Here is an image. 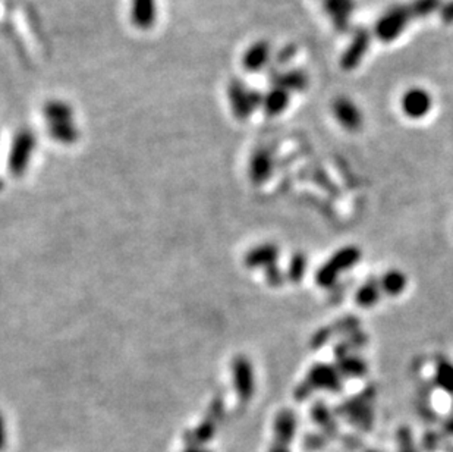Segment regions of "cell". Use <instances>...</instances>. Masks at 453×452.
Listing matches in <instances>:
<instances>
[{"label": "cell", "mask_w": 453, "mask_h": 452, "mask_svg": "<svg viewBox=\"0 0 453 452\" xmlns=\"http://www.w3.org/2000/svg\"><path fill=\"white\" fill-rule=\"evenodd\" d=\"M223 413H224L223 401H222V399H214V401L210 404V407H209V414H207V417L213 419L214 421H219V420H222Z\"/></svg>", "instance_id": "cell-28"}, {"label": "cell", "mask_w": 453, "mask_h": 452, "mask_svg": "<svg viewBox=\"0 0 453 452\" xmlns=\"http://www.w3.org/2000/svg\"><path fill=\"white\" fill-rule=\"evenodd\" d=\"M398 452H418L413 434L408 427H400L398 431Z\"/></svg>", "instance_id": "cell-25"}, {"label": "cell", "mask_w": 453, "mask_h": 452, "mask_svg": "<svg viewBox=\"0 0 453 452\" xmlns=\"http://www.w3.org/2000/svg\"><path fill=\"white\" fill-rule=\"evenodd\" d=\"M307 269H308L307 256L304 253H301V252H297L289 260L288 270H286V279L293 282V284L301 282L302 278L305 276Z\"/></svg>", "instance_id": "cell-21"}, {"label": "cell", "mask_w": 453, "mask_h": 452, "mask_svg": "<svg viewBox=\"0 0 453 452\" xmlns=\"http://www.w3.org/2000/svg\"><path fill=\"white\" fill-rule=\"evenodd\" d=\"M373 399L370 395L364 394L356 398H352L346 401L339 413L342 414L349 423H352L355 427H358L362 432L371 431L374 424V411H373Z\"/></svg>", "instance_id": "cell-4"}, {"label": "cell", "mask_w": 453, "mask_h": 452, "mask_svg": "<svg viewBox=\"0 0 453 452\" xmlns=\"http://www.w3.org/2000/svg\"><path fill=\"white\" fill-rule=\"evenodd\" d=\"M273 156L267 149H258L251 157L250 162V178L256 185L264 184L273 173Z\"/></svg>", "instance_id": "cell-11"}, {"label": "cell", "mask_w": 453, "mask_h": 452, "mask_svg": "<svg viewBox=\"0 0 453 452\" xmlns=\"http://www.w3.org/2000/svg\"><path fill=\"white\" fill-rule=\"evenodd\" d=\"M433 100L424 88H410L406 90L405 95L402 96L400 106L405 115L411 119H421L428 115L430 109H432Z\"/></svg>", "instance_id": "cell-7"}, {"label": "cell", "mask_w": 453, "mask_h": 452, "mask_svg": "<svg viewBox=\"0 0 453 452\" xmlns=\"http://www.w3.org/2000/svg\"><path fill=\"white\" fill-rule=\"evenodd\" d=\"M444 434L449 436H453V417L444 423Z\"/></svg>", "instance_id": "cell-31"}, {"label": "cell", "mask_w": 453, "mask_h": 452, "mask_svg": "<svg viewBox=\"0 0 453 452\" xmlns=\"http://www.w3.org/2000/svg\"><path fill=\"white\" fill-rule=\"evenodd\" d=\"M184 452H213V451L204 446H198V448H187Z\"/></svg>", "instance_id": "cell-32"}, {"label": "cell", "mask_w": 453, "mask_h": 452, "mask_svg": "<svg viewBox=\"0 0 453 452\" xmlns=\"http://www.w3.org/2000/svg\"><path fill=\"white\" fill-rule=\"evenodd\" d=\"M435 383L442 391L453 394V363H450L449 360L443 358L437 361Z\"/></svg>", "instance_id": "cell-20"}, {"label": "cell", "mask_w": 453, "mask_h": 452, "mask_svg": "<svg viewBox=\"0 0 453 452\" xmlns=\"http://www.w3.org/2000/svg\"><path fill=\"white\" fill-rule=\"evenodd\" d=\"M326 436H320V435H310L307 436L305 439V446L310 449V451H317V449H322L324 445H326Z\"/></svg>", "instance_id": "cell-29"}, {"label": "cell", "mask_w": 453, "mask_h": 452, "mask_svg": "<svg viewBox=\"0 0 453 452\" xmlns=\"http://www.w3.org/2000/svg\"><path fill=\"white\" fill-rule=\"evenodd\" d=\"M381 294L383 292H381L378 279H369L367 282H364L358 288L355 294V301L359 307L370 308L380 301Z\"/></svg>", "instance_id": "cell-17"}, {"label": "cell", "mask_w": 453, "mask_h": 452, "mask_svg": "<svg viewBox=\"0 0 453 452\" xmlns=\"http://www.w3.org/2000/svg\"><path fill=\"white\" fill-rule=\"evenodd\" d=\"M366 452H380V451L378 449H367Z\"/></svg>", "instance_id": "cell-33"}, {"label": "cell", "mask_w": 453, "mask_h": 452, "mask_svg": "<svg viewBox=\"0 0 453 452\" xmlns=\"http://www.w3.org/2000/svg\"><path fill=\"white\" fill-rule=\"evenodd\" d=\"M157 0H131V22L138 30H150L157 21Z\"/></svg>", "instance_id": "cell-10"}, {"label": "cell", "mask_w": 453, "mask_h": 452, "mask_svg": "<svg viewBox=\"0 0 453 452\" xmlns=\"http://www.w3.org/2000/svg\"><path fill=\"white\" fill-rule=\"evenodd\" d=\"M280 250L275 242H263L253 247L244 257V264L250 269H268L278 264Z\"/></svg>", "instance_id": "cell-9"}, {"label": "cell", "mask_w": 453, "mask_h": 452, "mask_svg": "<svg viewBox=\"0 0 453 452\" xmlns=\"http://www.w3.org/2000/svg\"><path fill=\"white\" fill-rule=\"evenodd\" d=\"M217 432V421H214L210 417L204 419L194 431H190L185 434V443L187 448H198L209 443Z\"/></svg>", "instance_id": "cell-13"}, {"label": "cell", "mask_w": 453, "mask_h": 452, "mask_svg": "<svg viewBox=\"0 0 453 452\" xmlns=\"http://www.w3.org/2000/svg\"><path fill=\"white\" fill-rule=\"evenodd\" d=\"M36 146L37 139L30 129H22L15 135L8 156V169L11 175L22 176L27 172Z\"/></svg>", "instance_id": "cell-3"}, {"label": "cell", "mask_w": 453, "mask_h": 452, "mask_svg": "<svg viewBox=\"0 0 453 452\" xmlns=\"http://www.w3.org/2000/svg\"><path fill=\"white\" fill-rule=\"evenodd\" d=\"M337 370L344 376L358 377L367 373V365L364 360H361L355 355H344L341 357V363H339Z\"/></svg>", "instance_id": "cell-22"}, {"label": "cell", "mask_w": 453, "mask_h": 452, "mask_svg": "<svg viewBox=\"0 0 453 452\" xmlns=\"http://www.w3.org/2000/svg\"><path fill=\"white\" fill-rule=\"evenodd\" d=\"M298 420L297 416L290 410H283L278 414L273 426L275 441L271 443L268 452H290L289 445L293 442L297 435Z\"/></svg>", "instance_id": "cell-6"}, {"label": "cell", "mask_w": 453, "mask_h": 452, "mask_svg": "<svg viewBox=\"0 0 453 452\" xmlns=\"http://www.w3.org/2000/svg\"><path fill=\"white\" fill-rule=\"evenodd\" d=\"M270 48L266 41H257L248 48L242 55V66L246 71H260L268 60Z\"/></svg>", "instance_id": "cell-14"}, {"label": "cell", "mask_w": 453, "mask_h": 452, "mask_svg": "<svg viewBox=\"0 0 453 452\" xmlns=\"http://www.w3.org/2000/svg\"><path fill=\"white\" fill-rule=\"evenodd\" d=\"M232 382L241 401H250L256 392V375L251 360L245 355H236L231 363Z\"/></svg>", "instance_id": "cell-5"}, {"label": "cell", "mask_w": 453, "mask_h": 452, "mask_svg": "<svg viewBox=\"0 0 453 452\" xmlns=\"http://www.w3.org/2000/svg\"><path fill=\"white\" fill-rule=\"evenodd\" d=\"M342 388V375L337 367L330 365H315L308 372L305 380L298 387L295 395L298 399L308 398L315 391L337 392Z\"/></svg>", "instance_id": "cell-2"}, {"label": "cell", "mask_w": 453, "mask_h": 452, "mask_svg": "<svg viewBox=\"0 0 453 452\" xmlns=\"http://www.w3.org/2000/svg\"><path fill=\"white\" fill-rule=\"evenodd\" d=\"M361 250L355 245H348L337 250L324 264H322L315 274V282L322 288H332L336 281L358 264L361 260Z\"/></svg>", "instance_id": "cell-1"}, {"label": "cell", "mask_w": 453, "mask_h": 452, "mask_svg": "<svg viewBox=\"0 0 453 452\" xmlns=\"http://www.w3.org/2000/svg\"><path fill=\"white\" fill-rule=\"evenodd\" d=\"M334 117L337 122L349 131H355L362 124V117L359 109L346 99H337L333 106Z\"/></svg>", "instance_id": "cell-12"}, {"label": "cell", "mask_w": 453, "mask_h": 452, "mask_svg": "<svg viewBox=\"0 0 453 452\" xmlns=\"http://www.w3.org/2000/svg\"><path fill=\"white\" fill-rule=\"evenodd\" d=\"M403 14H400L399 11H396L395 14L392 15H388L386 18H384L381 21L380 24V33L384 38H391L396 34H399L402 31V27H403Z\"/></svg>", "instance_id": "cell-24"}, {"label": "cell", "mask_w": 453, "mask_h": 452, "mask_svg": "<svg viewBox=\"0 0 453 452\" xmlns=\"http://www.w3.org/2000/svg\"><path fill=\"white\" fill-rule=\"evenodd\" d=\"M6 446V424H5V419L0 413V452H2Z\"/></svg>", "instance_id": "cell-30"}, {"label": "cell", "mask_w": 453, "mask_h": 452, "mask_svg": "<svg viewBox=\"0 0 453 452\" xmlns=\"http://www.w3.org/2000/svg\"><path fill=\"white\" fill-rule=\"evenodd\" d=\"M228 97H229V103L232 107L234 115L239 119L248 118L254 112V109L263 102L258 99H254V93L248 92V90L238 81H234L229 85V92H228Z\"/></svg>", "instance_id": "cell-8"}, {"label": "cell", "mask_w": 453, "mask_h": 452, "mask_svg": "<svg viewBox=\"0 0 453 452\" xmlns=\"http://www.w3.org/2000/svg\"><path fill=\"white\" fill-rule=\"evenodd\" d=\"M264 109L267 112V115L276 117L279 113H282L288 104V95L283 90H273L266 99H263Z\"/></svg>", "instance_id": "cell-23"}, {"label": "cell", "mask_w": 453, "mask_h": 452, "mask_svg": "<svg viewBox=\"0 0 453 452\" xmlns=\"http://www.w3.org/2000/svg\"><path fill=\"white\" fill-rule=\"evenodd\" d=\"M381 292L386 294L389 297H398L406 289L408 278L399 269H391L388 272H384L381 278L378 279Z\"/></svg>", "instance_id": "cell-16"}, {"label": "cell", "mask_w": 453, "mask_h": 452, "mask_svg": "<svg viewBox=\"0 0 453 452\" xmlns=\"http://www.w3.org/2000/svg\"><path fill=\"white\" fill-rule=\"evenodd\" d=\"M43 117L48 125L74 122V110L63 100H49L43 106Z\"/></svg>", "instance_id": "cell-15"}, {"label": "cell", "mask_w": 453, "mask_h": 452, "mask_svg": "<svg viewBox=\"0 0 453 452\" xmlns=\"http://www.w3.org/2000/svg\"><path fill=\"white\" fill-rule=\"evenodd\" d=\"M264 274H266L267 282H268L271 286H275V288H276V286H280V285L285 282V279H286V274L282 272V270L279 269L278 264L266 269Z\"/></svg>", "instance_id": "cell-26"}, {"label": "cell", "mask_w": 453, "mask_h": 452, "mask_svg": "<svg viewBox=\"0 0 453 452\" xmlns=\"http://www.w3.org/2000/svg\"><path fill=\"white\" fill-rule=\"evenodd\" d=\"M311 417L314 420V423L319 424L323 432L326 434V436H336L337 434V426L334 421V417L332 416V413L329 411L327 407L323 402H317L312 410H311Z\"/></svg>", "instance_id": "cell-18"}, {"label": "cell", "mask_w": 453, "mask_h": 452, "mask_svg": "<svg viewBox=\"0 0 453 452\" xmlns=\"http://www.w3.org/2000/svg\"><path fill=\"white\" fill-rule=\"evenodd\" d=\"M440 445V436L436 432H427L422 439V448L425 452H436Z\"/></svg>", "instance_id": "cell-27"}, {"label": "cell", "mask_w": 453, "mask_h": 452, "mask_svg": "<svg viewBox=\"0 0 453 452\" xmlns=\"http://www.w3.org/2000/svg\"><path fill=\"white\" fill-rule=\"evenodd\" d=\"M49 135L58 143L72 144L80 139V131L74 121V122L49 125Z\"/></svg>", "instance_id": "cell-19"}]
</instances>
